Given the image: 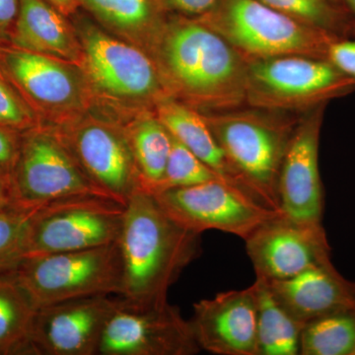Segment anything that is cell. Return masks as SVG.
Instances as JSON below:
<instances>
[{"label": "cell", "instance_id": "836d02e7", "mask_svg": "<svg viewBox=\"0 0 355 355\" xmlns=\"http://www.w3.org/2000/svg\"><path fill=\"white\" fill-rule=\"evenodd\" d=\"M44 1L48 2L69 18L76 15L81 9L80 0H44Z\"/></svg>", "mask_w": 355, "mask_h": 355}, {"label": "cell", "instance_id": "603a6c76", "mask_svg": "<svg viewBox=\"0 0 355 355\" xmlns=\"http://www.w3.org/2000/svg\"><path fill=\"white\" fill-rule=\"evenodd\" d=\"M259 355H297L304 324L289 314L273 297L266 282L257 279Z\"/></svg>", "mask_w": 355, "mask_h": 355}, {"label": "cell", "instance_id": "9c48e42d", "mask_svg": "<svg viewBox=\"0 0 355 355\" xmlns=\"http://www.w3.org/2000/svg\"><path fill=\"white\" fill-rule=\"evenodd\" d=\"M0 69L42 123L58 127L94 109L78 64L0 44Z\"/></svg>", "mask_w": 355, "mask_h": 355}, {"label": "cell", "instance_id": "5b68a950", "mask_svg": "<svg viewBox=\"0 0 355 355\" xmlns=\"http://www.w3.org/2000/svg\"><path fill=\"white\" fill-rule=\"evenodd\" d=\"M196 19L245 58L289 55L327 58L329 46L340 38L279 12L260 0H217L209 12Z\"/></svg>", "mask_w": 355, "mask_h": 355}, {"label": "cell", "instance_id": "44dd1931", "mask_svg": "<svg viewBox=\"0 0 355 355\" xmlns=\"http://www.w3.org/2000/svg\"><path fill=\"white\" fill-rule=\"evenodd\" d=\"M155 113L178 141L224 179L253 196L229 163L202 113L172 97L159 103Z\"/></svg>", "mask_w": 355, "mask_h": 355}, {"label": "cell", "instance_id": "484cf974", "mask_svg": "<svg viewBox=\"0 0 355 355\" xmlns=\"http://www.w3.org/2000/svg\"><path fill=\"white\" fill-rule=\"evenodd\" d=\"M266 6L340 38L354 37L352 18L343 4L331 0H260Z\"/></svg>", "mask_w": 355, "mask_h": 355}, {"label": "cell", "instance_id": "8fae6325", "mask_svg": "<svg viewBox=\"0 0 355 355\" xmlns=\"http://www.w3.org/2000/svg\"><path fill=\"white\" fill-rule=\"evenodd\" d=\"M125 205L99 197H79L43 205L28 232L26 257L83 251L118 241Z\"/></svg>", "mask_w": 355, "mask_h": 355}, {"label": "cell", "instance_id": "4dcf8cb0", "mask_svg": "<svg viewBox=\"0 0 355 355\" xmlns=\"http://www.w3.org/2000/svg\"><path fill=\"white\" fill-rule=\"evenodd\" d=\"M166 15L187 18H200L209 12L217 0H155Z\"/></svg>", "mask_w": 355, "mask_h": 355}, {"label": "cell", "instance_id": "6da1fadb", "mask_svg": "<svg viewBox=\"0 0 355 355\" xmlns=\"http://www.w3.org/2000/svg\"><path fill=\"white\" fill-rule=\"evenodd\" d=\"M151 58L167 94L200 113L247 106L246 60L198 19L167 15Z\"/></svg>", "mask_w": 355, "mask_h": 355}, {"label": "cell", "instance_id": "e0dca14e", "mask_svg": "<svg viewBox=\"0 0 355 355\" xmlns=\"http://www.w3.org/2000/svg\"><path fill=\"white\" fill-rule=\"evenodd\" d=\"M254 284L193 305L191 330L200 349L219 355H259Z\"/></svg>", "mask_w": 355, "mask_h": 355}, {"label": "cell", "instance_id": "4316f807", "mask_svg": "<svg viewBox=\"0 0 355 355\" xmlns=\"http://www.w3.org/2000/svg\"><path fill=\"white\" fill-rule=\"evenodd\" d=\"M42 207L13 202L0 209V275L13 272L25 258L30 225Z\"/></svg>", "mask_w": 355, "mask_h": 355}, {"label": "cell", "instance_id": "d4e9b609", "mask_svg": "<svg viewBox=\"0 0 355 355\" xmlns=\"http://www.w3.org/2000/svg\"><path fill=\"white\" fill-rule=\"evenodd\" d=\"M301 355H355V309L317 318L303 327Z\"/></svg>", "mask_w": 355, "mask_h": 355}, {"label": "cell", "instance_id": "7c38bea8", "mask_svg": "<svg viewBox=\"0 0 355 355\" xmlns=\"http://www.w3.org/2000/svg\"><path fill=\"white\" fill-rule=\"evenodd\" d=\"M153 197L173 220L198 234L219 230L246 240L266 221L282 214L223 180L170 189Z\"/></svg>", "mask_w": 355, "mask_h": 355}, {"label": "cell", "instance_id": "1f68e13d", "mask_svg": "<svg viewBox=\"0 0 355 355\" xmlns=\"http://www.w3.org/2000/svg\"><path fill=\"white\" fill-rule=\"evenodd\" d=\"M20 135L0 125V174L8 181L19 150Z\"/></svg>", "mask_w": 355, "mask_h": 355}, {"label": "cell", "instance_id": "f546056e", "mask_svg": "<svg viewBox=\"0 0 355 355\" xmlns=\"http://www.w3.org/2000/svg\"><path fill=\"white\" fill-rule=\"evenodd\" d=\"M327 60L355 83V37L335 40L329 46Z\"/></svg>", "mask_w": 355, "mask_h": 355}, {"label": "cell", "instance_id": "ffe728a7", "mask_svg": "<svg viewBox=\"0 0 355 355\" xmlns=\"http://www.w3.org/2000/svg\"><path fill=\"white\" fill-rule=\"evenodd\" d=\"M80 4L103 29L151 57L167 19L155 0H80Z\"/></svg>", "mask_w": 355, "mask_h": 355}, {"label": "cell", "instance_id": "277c9868", "mask_svg": "<svg viewBox=\"0 0 355 355\" xmlns=\"http://www.w3.org/2000/svg\"><path fill=\"white\" fill-rule=\"evenodd\" d=\"M247 107L202 114L245 188L280 211L279 173L299 118Z\"/></svg>", "mask_w": 355, "mask_h": 355}, {"label": "cell", "instance_id": "83f0119b", "mask_svg": "<svg viewBox=\"0 0 355 355\" xmlns=\"http://www.w3.org/2000/svg\"><path fill=\"white\" fill-rule=\"evenodd\" d=\"M219 180L227 181L172 137L171 151L164 176L153 195L170 189L184 188Z\"/></svg>", "mask_w": 355, "mask_h": 355}, {"label": "cell", "instance_id": "8992f818", "mask_svg": "<svg viewBox=\"0 0 355 355\" xmlns=\"http://www.w3.org/2000/svg\"><path fill=\"white\" fill-rule=\"evenodd\" d=\"M246 105L306 114L355 92V83L327 58L289 55L245 58Z\"/></svg>", "mask_w": 355, "mask_h": 355}, {"label": "cell", "instance_id": "2e32d148", "mask_svg": "<svg viewBox=\"0 0 355 355\" xmlns=\"http://www.w3.org/2000/svg\"><path fill=\"white\" fill-rule=\"evenodd\" d=\"M326 107L299 116L280 169V211L297 223L322 224L324 189L320 175L319 148Z\"/></svg>", "mask_w": 355, "mask_h": 355}, {"label": "cell", "instance_id": "e575fe53", "mask_svg": "<svg viewBox=\"0 0 355 355\" xmlns=\"http://www.w3.org/2000/svg\"><path fill=\"white\" fill-rule=\"evenodd\" d=\"M12 202L11 197L10 184L3 175L0 174V209L6 207Z\"/></svg>", "mask_w": 355, "mask_h": 355}, {"label": "cell", "instance_id": "5bb4252c", "mask_svg": "<svg viewBox=\"0 0 355 355\" xmlns=\"http://www.w3.org/2000/svg\"><path fill=\"white\" fill-rule=\"evenodd\" d=\"M118 298L97 295L38 308L29 355H98L103 331Z\"/></svg>", "mask_w": 355, "mask_h": 355}, {"label": "cell", "instance_id": "7a4b0ae2", "mask_svg": "<svg viewBox=\"0 0 355 355\" xmlns=\"http://www.w3.org/2000/svg\"><path fill=\"white\" fill-rule=\"evenodd\" d=\"M116 244L123 270L120 296L165 302L170 286L200 256V234L180 226L153 195L139 191L125 203Z\"/></svg>", "mask_w": 355, "mask_h": 355}, {"label": "cell", "instance_id": "d6a6232c", "mask_svg": "<svg viewBox=\"0 0 355 355\" xmlns=\"http://www.w3.org/2000/svg\"><path fill=\"white\" fill-rule=\"evenodd\" d=\"M19 0H0V44L10 43Z\"/></svg>", "mask_w": 355, "mask_h": 355}, {"label": "cell", "instance_id": "cb8c5ba5", "mask_svg": "<svg viewBox=\"0 0 355 355\" xmlns=\"http://www.w3.org/2000/svg\"><path fill=\"white\" fill-rule=\"evenodd\" d=\"M36 311L12 272L0 275V355L29 354Z\"/></svg>", "mask_w": 355, "mask_h": 355}, {"label": "cell", "instance_id": "4fadbf2b", "mask_svg": "<svg viewBox=\"0 0 355 355\" xmlns=\"http://www.w3.org/2000/svg\"><path fill=\"white\" fill-rule=\"evenodd\" d=\"M200 350L190 320L168 301L137 302L120 296L98 355H191Z\"/></svg>", "mask_w": 355, "mask_h": 355}, {"label": "cell", "instance_id": "52a82bcc", "mask_svg": "<svg viewBox=\"0 0 355 355\" xmlns=\"http://www.w3.org/2000/svg\"><path fill=\"white\" fill-rule=\"evenodd\" d=\"M35 307L121 293L118 244L83 251L26 257L12 272Z\"/></svg>", "mask_w": 355, "mask_h": 355}, {"label": "cell", "instance_id": "ac0fdd59", "mask_svg": "<svg viewBox=\"0 0 355 355\" xmlns=\"http://www.w3.org/2000/svg\"><path fill=\"white\" fill-rule=\"evenodd\" d=\"M266 284L277 302L304 326L331 313L355 309V282L345 279L331 261Z\"/></svg>", "mask_w": 355, "mask_h": 355}, {"label": "cell", "instance_id": "d590c367", "mask_svg": "<svg viewBox=\"0 0 355 355\" xmlns=\"http://www.w3.org/2000/svg\"><path fill=\"white\" fill-rule=\"evenodd\" d=\"M340 3L347 9L352 18V28H354V37H355V0H340Z\"/></svg>", "mask_w": 355, "mask_h": 355}, {"label": "cell", "instance_id": "3957f363", "mask_svg": "<svg viewBox=\"0 0 355 355\" xmlns=\"http://www.w3.org/2000/svg\"><path fill=\"white\" fill-rule=\"evenodd\" d=\"M83 46L79 67L93 97V110L125 123L170 97L153 58L139 46L110 34L92 18L78 11L70 18Z\"/></svg>", "mask_w": 355, "mask_h": 355}, {"label": "cell", "instance_id": "ba28073f", "mask_svg": "<svg viewBox=\"0 0 355 355\" xmlns=\"http://www.w3.org/2000/svg\"><path fill=\"white\" fill-rule=\"evenodd\" d=\"M9 184L12 202L27 207L72 198H109L86 176L58 128L46 123L21 133Z\"/></svg>", "mask_w": 355, "mask_h": 355}, {"label": "cell", "instance_id": "d6986e66", "mask_svg": "<svg viewBox=\"0 0 355 355\" xmlns=\"http://www.w3.org/2000/svg\"><path fill=\"white\" fill-rule=\"evenodd\" d=\"M10 44L80 65L83 46L70 18L44 0H19Z\"/></svg>", "mask_w": 355, "mask_h": 355}, {"label": "cell", "instance_id": "7402d4cb", "mask_svg": "<svg viewBox=\"0 0 355 355\" xmlns=\"http://www.w3.org/2000/svg\"><path fill=\"white\" fill-rule=\"evenodd\" d=\"M142 191L153 195L164 176L172 146V135L155 111H144L123 123Z\"/></svg>", "mask_w": 355, "mask_h": 355}, {"label": "cell", "instance_id": "8d00e7d4", "mask_svg": "<svg viewBox=\"0 0 355 355\" xmlns=\"http://www.w3.org/2000/svg\"><path fill=\"white\" fill-rule=\"evenodd\" d=\"M331 1L336 2V3L342 4L340 3V0H331Z\"/></svg>", "mask_w": 355, "mask_h": 355}, {"label": "cell", "instance_id": "9a60e30c", "mask_svg": "<svg viewBox=\"0 0 355 355\" xmlns=\"http://www.w3.org/2000/svg\"><path fill=\"white\" fill-rule=\"evenodd\" d=\"M257 279H291L331 261V246L323 225L301 224L284 214L273 217L244 240Z\"/></svg>", "mask_w": 355, "mask_h": 355}, {"label": "cell", "instance_id": "f1b7e54d", "mask_svg": "<svg viewBox=\"0 0 355 355\" xmlns=\"http://www.w3.org/2000/svg\"><path fill=\"white\" fill-rule=\"evenodd\" d=\"M41 123L39 116L0 69V125L23 133Z\"/></svg>", "mask_w": 355, "mask_h": 355}, {"label": "cell", "instance_id": "30bf717a", "mask_svg": "<svg viewBox=\"0 0 355 355\" xmlns=\"http://www.w3.org/2000/svg\"><path fill=\"white\" fill-rule=\"evenodd\" d=\"M88 179L111 200L125 205L141 182L125 128L91 110L55 127Z\"/></svg>", "mask_w": 355, "mask_h": 355}]
</instances>
